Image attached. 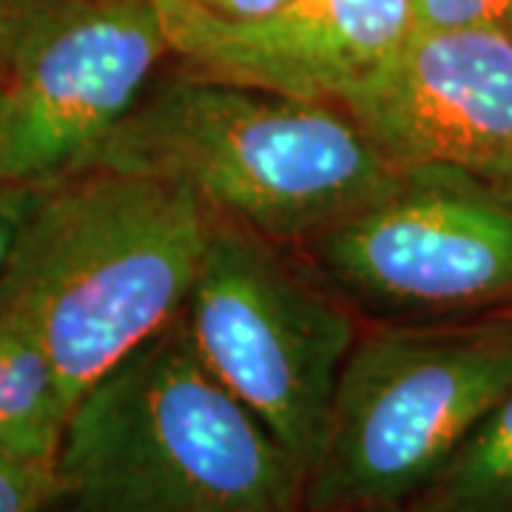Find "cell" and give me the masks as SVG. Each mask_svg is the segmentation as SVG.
<instances>
[{
    "label": "cell",
    "mask_w": 512,
    "mask_h": 512,
    "mask_svg": "<svg viewBox=\"0 0 512 512\" xmlns=\"http://www.w3.org/2000/svg\"><path fill=\"white\" fill-rule=\"evenodd\" d=\"M214 220L183 185L103 165L37 188L0 276V316L43 342L72 410L180 319Z\"/></svg>",
    "instance_id": "cell-1"
},
{
    "label": "cell",
    "mask_w": 512,
    "mask_h": 512,
    "mask_svg": "<svg viewBox=\"0 0 512 512\" xmlns=\"http://www.w3.org/2000/svg\"><path fill=\"white\" fill-rule=\"evenodd\" d=\"M89 165L183 185L211 214L291 248L382 197L404 171L336 103L180 66L160 72Z\"/></svg>",
    "instance_id": "cell-2"
},
{
    "label": "cell",
    "mask_w": 512,
    "mask_h": 512,
    "mask_svg": "<svg viewBox=\"0 0 512 512\" xmlns=\"http://www.w3.org/2000/svg\"><path fill=\"white\" fill-rule=\"evenodd\" d=\"M49 512H305V470L174 319L74 404Z\"/></svg>",
    "instance_id": "cell-3"
},
{
    "label": "cell",
    "mask_w": 512,
    "mask_h": 512,
    "mask_svg": "<svg viewBox=\"0 0 512 512\" xmlns=\"http://www.w3.org/2000/svg\"><path fill=\"white\" fill-rule=\"evenodd\" d=\"M512 396V311L365 322L305 476V512H399Z\"/></svg>",
    "instance_id": "cell-4"
},
{
    "label": "cell",
    "mask_w": 512,
    "mask_h": 512,
    "mask_svg": "<svg viewBox=\"0 0 512 512\" xmlns=\"http://www.w3.org/2000/svg\"><path fill=\"white\" fill-rule=\"evenodd\" d=\"M180 319L208 373L308 476L365 330L359 311L299 248L217 217Z\"/></svg>",
    "instance_id": "cell-5"
},
{
    "label": "cell",
    "mask_w": 512,
    "mask_h": 512,
    "mask_svg": "<svg viewBox=\"0 0 512 512\" xmlns=\"http://www.w3.org/2000/svg\"><path fill=\"white\" fill-rule=\"evenodd\" d=\"M299 251L365 322L512 311V194L456 168L404 165Z\"/></svg>",
    "instance_id": "cell-6"
},
{
    "label": "cell",
    "mask_w": 512,
    "mask_h": 512,
    "mask_svg": "<svg viewBox=\"0 0 512 512\" xmlns=\"http://www.w3.org/2000/svg\"><path fill=\"white\" fill-rule=\"evenodd\" d=\"M174 57L157 0H72L0 80V183L43 185L92 163Z\"/></svg>",
    "instance_id": "cell-7"
},
{
    "label": "cell",
    "mask_w": 512,
    "mask_h": 512,
    "mask_svg": "<svg viewBox=\"0 0 512 512\" xmlns=\"http://www.w3.org/2000/svg\"><path fill=\"white\" fill-rule=\"evenodd\" d=\"M359 126L399 165H444L512 194V32H413L350 94Z\"/></svg>",
    "instance_id": "cell-8"
},
{
    "label": "cell",
    "mask_w": 512,
    "mask_h": 512,
    "mask_svg": "<svg viewBox=\"0 0 512 512\" xmlns=\"http://www.w3.org/2000/svg\"><path fill=\"white\" fill-rule=\"evenodd\" d=\"M157 9L185 72L336 106L416 32L410 0H285L248 20L191 0H157Z\"/></svg>",
    "instance_id": "cell-9"
},
{
    "label": "cell",
    "mask_w": 512,
    "mask_h": 512,
    "mask_svg": "<svg viewBox=\"0 0 512 512\" xmlns=\"http://www.w3.org/2000/svg\"><path fill=\"white\" fill-rule=\"evenodd\" d=\"M72 404L57 370L26 325L0 316V453L55 470Z\"/></svg>",
    "instance_id": "cell-10"
},
{
    "label": "cell",
    "mask_w": 512,
    "mask_h": 512,
    "mask_svg": "<svg viewBox=\"0 0 512 512\" xmlns=\"http://www.w3.org/2000/svg\"><path fill=\"white\" fill-rule=\"evenodd\" d=\"M399 512H512V396Z\"/></svg>",
    "instance_id": "cell-11"
},
{
    "label": "cell",
    "mask_w": 512,
    "mask_h": 512,
    "mask_svg": "<svg viewBox=\"0 0 512 512\" xmlns=\"http://www.w3.org/2000/svg\"><path fill=\"white\" fill-rule=\"evenodd\" d=\"M416 32L507 29L512 0H410Z\"/></svg>",
    "instance_id": "cell-12"
},
{
    "label": "cell",
    "mask_w": 512,
    "mask_h": 512,
    "mask_svg": "<svg viewBox=\"0 0 512 512\" xmlns=\"http://www.w3.org/2000/svg\"><path fill=\"white\" fill-rule=\"evenodd\" d=\"M55 470L0 453V512H49Z\"/></svg>",
    "instance_id": "cell-13"
},
{
    "label": "cell",
    "mask_w": 512,
    "mask_h": 512,
    "mask_svg": "<svg viewBox=\"0 0 512 512\" xmlns=\"http://www.w3.org/2000/svg\"><path fill=\"white\" fill-rule=\"evenodd\" d=\"M72 0H0V80L9 74L23 43Z\"/></svg>",
    "instance_id": "cell-14"
},
{
    "label": "cell",
    "mask_w": 512,
    "mask_h": 512,
    "mask_svg": "<svg viewBox=\"0 0 512 512\" xmlns=\"http://www.w3.org/2000/svg\"><path fill=\"white\" fill-rule=\"evenodd\" d=\"M40 185H18L0 183V276L9 265V256L15 251L23 222L29 217L32 205L37 200Z\"/></svg>",
    "instance_id": "cell-15"
},
{
    "label": "cell",
    "mask_w": 512,
    "mask_h": 512,
    "mask_svg": "<svg viewBox=\"0 0 512 512\" xmlns=\"http://www.w3.org/2000/svg\"><path fill=\"white\" fill-rule=\"evenodd\" d=\"M191 3H197V6L208 9L211 15H220V18L248 20L274 12L285 0H191Z\"/></svg>",
    "instance_id": "cell-16"
},
{
    "label": "cell",
    "mask_w": 512,
    "mask_h": 512,
    "mask_svg": "<svg viewBox=\"0 0 512 512\" xmlns=\"http://www.w3.org/2000/svg\"><path fill=\"white\" fill-rule=\"evenodd\" d=\"M507 29H510V32H512V18H510V23H507Z\"/></svg>",
    "instance_id": "cell-17"
}]
</instances>
